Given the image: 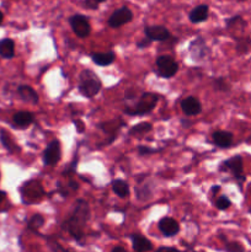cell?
I'll use <instances>...</instances> for the list:
<instances>
[{
    "instance_id": "8",
    "label": "cell",
    "mask_w": 251,
    "mask_h": 252,
    "mask_svg": "<svg viewBox=\"0 0 251 252\" xmlns=\"http://www.w3.org/2000/svg\"><path fill=\"white\" fill-rule=\"evenodd\" d=\"M133 20V12L132 10L128 9L127 6H122L120 9L116 10L112 15L108 19V25H110L112 29H117L121 27L122 25L128 24Z\"/></svg>"
},
{
    "instance_id": "18",
    "label": "cell",
    "mask_w": 251,
    "mask_h": 252,
    "mask_svg": "<svg viewBox=\"0 0 251 252\" xmlns=\"http://www.w3.org/2000/svg\"><path fill=\"white\" fill-rule=\"evenodd\" d=\"M15 56V42L10 38L0 39V57L11 59Z\"/></svg>"
},
{
    "instance_id": "23",
    "label": "cell",
    "mask_w": 251,
    "mask_h": 252,
    "mask_svg": "<svg viewBox=\"0 0 251 252\" xmlns=\"http://www.w3.org/2000/svg\"><path fill=\"white\" fill-rule=\"evenodd\" d=\"M230 206H231V202L226 196L219 197V198L216 201V207L219 209V211H226Z\"/></svg>"
},
{
    "instance_id": "24",
    "label": "cell",
    "mask_w": 251,
    "mask_h": 252,
    "mask_svg": "<svg viewBox=\"0 0 251 252\" xmlns=\"http://www.w3.org/2000/svg\"><path fill=\"white\" fill-rule=\"evenodd\" d=\"M106 0H84V7L90 10H96L100 4L105 2Z\"/></svg>"
},
{
    "instance_id": "9",
    "label": "cell",
    "mask_w": 251,
    "mask_h": 252,
    "mask_svg": "<svg viewBox=\"0 0 251 252\" xmlns=\"http://www.w3.org/2000/svg\"><path fill=\"white\" fill-rule=\"evenodd\" d=\"M145 37L150 39V41H157L162 42L170 38V31L165 26L161 25H155V26H147L144 29Z\"/></svg>"
},
{
    "instance_id": "27",
    "label": "cell",
    "mask_w": 251,
    "mask_h": 252,
    "mask_svg": "<svg viewBox=\"0 0 251 252\" xmlns=\"http://www.w3.org/2000/svg\"><path fill=\"white\" fill-rule=\"evenodd\" d=\"M74 123H75V126L78 127V132H83L84 130L83 122H81V121H74Z\"/></svg>"
},
{
    "instance_id": "16",
    "label": "cell",
    "mask_w": 251,
    "mask_h": 252,
    "mask_svg": "<svg viewBox=\"0 0 251 252\" xmlns=\"http://www.w3.org/2000/svg\"><path fill=\"white\" fill-rule=\"evenodd\" d=\"M91 59L95 64L100 66H106L110 65L115 62L116 56L113 52H97V53H93L91 54Z\"/></svg>"
},
{
    "instance_id": "29",
    "label": "cell",
    "mask_w": 251,
    "mask_h": 252,
    "mask_svg": "<svg viewBox=\"0 0 251 252\" xmlns=\"http://www.w3.org/2000/svg\"><path fill=\"white\" fill-rule=\"evenodd\" d=\"M162 250H171V251H177L176 249H174V248H160V249H159V251H162Z\"/></svg>"
},
{
    "instance_id": "15",
    "label": "cell",
    "mask_w": 251,
    "mask_h": 252,
    "mask_svg": "<svg viewBox=\"0 0 251 252\" xmlns=\"http://www.w3.org/2000/svg\"><path fill=\"white\" fill-rule=\"evenodd\" d=\"M208 14H209L208 5L201 4L198 5V6L194 7V9L191 10V12H189L188 15L189 21H191L192 24H199V22H203L208 19Z\"/></svg>"
},
{
    "instance_id": "2",
    "label": "cell",
    "mask_w": 251,
    "mask_h": 252,
    "mask_svg": "<svg viewBox=\"0 0 251 252\" xmlns=\"http://www.w3.org/2000/svg\"><path fill=\"white\" fill-rule=\"evenodd\" d=\"M79 91L85 97L91 98L101 90V80L93 70H83L79 75Z\"/></svg>"
},
{
    "instance_id": "21",
    "label": "cell",
    "mask_w": 251,
    "mask_h": 252,
    "mask_svg": "<svg viewBox=\"0 0 251 252\" xmlns=\"http://www.w3.org/2000/svg\"><path fill=\"white\" fill-rule=\"evenodd\" d=\"M149 130H152V125L148 122H144V123H139V125H137L135 127H133L132 129L129 130V134L130 135L145 134V133H148Z\"/></svg>"
},
{
    "instance_id": "32",
    "label": "cell",
    "mask_w": 251,
    "mask_h": 252,
    "mask_svg": "<svg viewBox=\"0 0 251 252\" xmlns=\"http://www.w3.org/2000/svg\"><path fill=\"white\" fill-rule=\"evenodd\" d=\"M238 1H245V0H238Z\"/></svg>"
},
{
    "instance_id": "26",
    "label": "cell",
    "mask_w": 251,
    "mask_h": 252,
    "mask_svg": "<svg viewBox=\"0 0 251 252\" xmlns=\"http://www.w3.org/2000/svg\"><path fill=\"white\" fill-rule=\"evenodd\" d=\"M150 42H152V41H150V39L147 37V39H144L143 42H138V47H139V48H143V47H148L150 44Z\"/></svg>"
},
{
    "instance_id": "19",
    "label": "cell",
    "mask_w": 251,
    "mask_h": 252,
    "mask_svg": "<svg viewBox=\"0 0 251 252\" xmlns=\"http://www.w3.org/2000/svg\"><path fill=\"white\" fill-rule=\"evenodd\" d=\"M112 189L121 198H126V197L129 196V186L123 180H115L112 182Z\"/></svg>"
},
{
    "instance_id": "10",
    "label": "cell",
    "mask_w": 251,
    "mask_h": 252,
    "mask_svg": "<svg viewBox=\"0 0 251 252\" xmlns=\"http://www.w3.org/2000/svg\"><path fill=\"white\" fill-rule=\"evenodd\" d=\"M159 230L161 231L162 235L166 236V238H171L175 236L180 231V225L174 218H169V217H165L161 220L159 221Z\"/></svg>"
},
{
    "instance_id": "6",
    "label": "cell",
    "mask_w": 251,
    "mask_h": 252,
    "mask_svg": "<svg viewBox=\"0 0 251 252\" xmlns=\"http://www.w3.org/2000/svg\"><path fill=\"white\" fill-rule=\"evenodd\" d=\"M69 24H70L71 29H73L74 33L79 37V38H86L91 32L90 22H89L88 17L84 15L76 14L69 19Z\"/></svg>"
},
{
    "instance_id": "20",
    "label": "cell",
    "mask_w": 251,
    "mask_h": 252,
    "mask_svg": "<svg viewBox=\"0 0 251 252\" xmlns=\"http://www.w3.org/2000/svg\"><path fill=\"white\" fill-rule=\"evenodd\" d=\"M0 140H1V144L4 145V148L7 152L15 153L19 150V148L15 144V142L12 140V138L10 137L9 133L5 132V130H0Z\"/></svg>"
},
{
    "instance_id": "12",
    "label": "cell",
    "mask_w": 251,
    "mask_h": 252,
    "mask_svg": "<svg viewBox=\"0 0 251 252\" xmlns=\"http://www.w3.org/2000/svg\"><path fill=\"white\" fill-rule=\"evenodd\" d=\"M33 113L29 112V111H19V112L15 113L14 117H12L14 126L16 128H20V129H25V128L30 127V126L33 123Z\"/></svg>"
},
{
    "instance_id": "31",
    "label": "cell",
    "mask_w": 251,
    "mask_h": 252,
    "mask_svg": "<svg viewBox=\"0 0 251 252\" xmlns=\"http://www.w3.org/2000/svg\"><path fill=\"white\" fill-rule=\"evenodd\" d=\"M2 20H4V15H2V12H1V11H0V25H1Z\"/></svg>"
},
{
    "instance_id": "22",
    "label": "cell",
    "mask_w": 251,
    "mask_h": 252,
    "mask_svg": "<svg viewBox=\"0 0 251 252\" xmlns=\"http://www.w3.org/2000/svg\"><path fill=\"white\" fill-rule=\"evenodd\" d=\"M43 223H44V219L43 217L39 216V214H36V216L32 217L31 219L29 220V229L32 231H38V229L41 228V226H43Z\"/></svg>"
},
{
    "instance_id": "25",
    "label": "cell",
    "mask_w": 251,
    "mask_h": 252,
    "mask_svg": "<svg viewBox=\"0 0 251 252\" xmlns=\"http://www.w3.org/2000/svg\"><path fill=\"white\" fill-rule=\"evenodd\" d=\"M228 251H244V248L239 243H230L226 245Z\"/></svg>"
},
{
    "instance_id": "3",
    "label": "cell",
    "mask_w": 251,
    "mask_h": 252,
    "mask_svg": "<svg viewBox=\"0 0 251 252\" xmlns=\"http://www.w3.org/2000/svg\"><path fill=\"white\" fill-rule=\"evenodd\" d=\"M157 100H159V96L157 94L153 93H145L140 96L139 100L135 102L134 107L133 108H126V112L128 115H138L142 116L145 113H149L150 111L154 110V107L157 106Z\"/></svg>"
},
{
    "instance_id": "28",
    "label": "cell",
    "mask_w": 251,
    "mask_h": 252,
    "mask_svg": "<svg viewBox=\"0 0 251 252\" xmlns=\"http://www.w3.org/2000/svg\"><path fill=\"white\" fill-rule=\"evenodd\" d=\"M5 198H6V193H5L4 191H1V189H0V204L2 203V201H4Z\"/></svg>"
},
{
    "instance_id": "14",
    "label": "cell",
    "mask_w": 251,
    "mask_h": 252,
    "mask_svg": "<svg viewBox=\"0 0 251 252\" xmlns=\"http://www.w3.org/2000/svg\"><path fill=\"white\" fill-rule=\"evenodd\" d=\"M212 139L219 148H229L233 144V134L226 130H216L212 134Z\"/></svg>"
},
{
    "instance_id": "11",
    "label": "cell",
    "mask_w": 251,
    "mask_h": 252,
    "mask_svg": "<svg viewBox=\"0 0 251 252\" xmlns=\"http://www.w3.org/2000/svg\"><path fill=\"white\" fill-rule=\"evenodd\" d=\"M181 108L182 111H184L185 115L197 116L201 113L202 105L201 102H199L198 98L193 97V96H189V97H186L185 100H182Z\"/></svg>"
},
{
    "instance_id": "17",
    "label": "cell",
    "mask_w": 251,
    "mask_h": 252,
    "mask_svg": "<svg viewBox=\"0 0 251 252\" xmlns=\"http://www.w3.org/2000/svg\"><path fill=\"white\" fill-rule=\"evenodd\" d=\"M132 243H133V250L135 252H145L152 251L153 244L148 240L147 238L142 235H132Z\"/></svg>"
},
{
    "instance_id": "30",
    "label": "cell",
    "mask_w": 251,
    "mask_h": 252,
    "mask_svg": "<svg viewBox=\"0 0 251 252\" xmlns=\"http://www.w3.org/2000/svg\"><path fill=\"white\" fill-rule=\"evenodd\" d=\"M112 251L113 252H116V251H125V248H115Z\"/></svg>"
},
{
    "instance_id": "7",
    "label": "cell",
    "mask_w": 251,
    "mask_h": 252,
    "mask_svg": "<svg viewBox=\"0 0 251 252\" xmlns=\"http://www.w3.org/2000/svg\"><path fill=\"white\" fill-rule=\"evenodd\" d=\"M62 148L59 140H52L43 153V162L48 166H54L61 161Z\"/></svg>"
},
{
    "instance_id": "5",
    "label": "cell",
    "mask_w": 251,
    "mask_h": 252,
    "mask_svg": "<svg viewBox=\"0 0 251 252\" xmlns=\"http://www.w3.org/2000/svg\"><path fill=\"white\" fill-rule=\"evenodd\" d=\"M220 170L229 171L239 182L245 181V175H244V165L243 158L240 155H235L233 158H229L228 160L221 162Z\"/></svg>"
},
{
    "instance_id": "4",
    "label": "cell",
    "mask_w": 251,
    "mask_h": 252,
    "mask_svg": "<svg viewBox=\"0 0 251 252\" xmlns=\"http://www.w3.org/2000/svg\"><path fill=\"white\" fill-rule=\"evenodd\" d=\"M157 71L161 78L170 79L179 71V64L170 56H160L157 59Z\"/></svg>"
},
{
    "instance_id": "1",
    "label": "cell",
    "mask_w": 251,
    "mask_h": 252,
    "mask_svg": "<svg viewBox=\"0 0 251 252\" xmlns=\"http://www.w3.org/2000/svg\"><path fill=\"white\" fill-rule=\"evenodd\" d=\"M89 217H90V208H89L88 202L84 199H78L73 214L64 221L63 229L68 231L73 238L80 239L83 236L84 228H85Z\"/></svg>"
},
{
    "instance_id": "13",
    "label": "cell",
    "mask_w": 251,
    "mask_h": 252,
    "mask_svg": "<svg viewBox=\"0 0 251 252\" xmlns=\"http://www.w3.org/2000/svg\"><path fill=\"white\" fill-rule=\"evenodd\" d=\"M17 94H19L20 98H21L24 102L30 103V105H37L39 101L38 95H37L36 91L29 85H20L17 88Z\"/></svg>"
}]
</instances>
